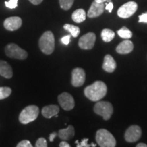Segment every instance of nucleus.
<instances>
[{
  "instance_id": "obj_14",
  "label": "nucleus",
  "mask_w": 147,
  "mask_h": 147,
  "mask_svg": "<svg viewBox=\"0 0 147 147\" xmlns=\"http://www.w3.org/2000/svg\"><path fill=\"white\" fill-rule=\"evenodd\" d=\"M59 113V107L55 104L46 106L42 110V115L47 119L52 118L54 116L58 115Z\"/></svg>"
},
{
  "instance_id": "obj_35",
  "label": "nucleus",
  "mask_w": 147,
  "mask_h": 147,
  "mask_svg": "<svg viewBox=\"0 0 147 147\" xmlns=\"http://www.w3.org/2000/svg\"><path fill=\"white\" fill-rule=\"evenodd\" d=\"M137 147H147V144L144 143H139L136 145Z\"/></svg>"
},
{
  "instance_id": "obj_29",
  "label": "nucleus",
  "mask_w": 147,
  "mask_h": 147,
  "mask_svg": "<svg viewBox=\"0 0 147 147\" xmlns=\"http://www.w3.org/2000/svg\"><path fill=\"white\" fill-rule=\"evenodd\" d=\"M139 18V23H147V12L144 13L138 16Z\"/></svg>"
},
{
  "instance_id": "obj_4",
  "label": "nucleus",
  "mask_w": 147,
  "mask_h": 147,
  "mask_svg": "<svg viewBox=\"0 0 147 147\" xmlns=\"http://www.w3.org/2000/svg\"><path fill=\"white\" fill-rule=\"evenodd\" d=\"M39 108L36 105H29L22 110L19 115V121L22 124H28L38 118Z\"/></svg>"
},
{
  "instance_id": "obj_16",
  "label": "nucleus",
  "mask_w": 147,
  "mask_h": 147,
  "mask_svg": "<svg viewBox=\"0 0 147 147\" xmlns=\"http://www.w3.org/2000/svg\"><path fill=\"white\" fill-rule=\"evenodd\" d=\"M116 67H117V64L113 57L110 55H106L104 57V63L102 65L104 70L106 72L112 73L115 70Z\"/></svg>"
},
{
  "instance_id": "obj_27",
  "label": "nucleus",
  "mask_w": 147,
  "mask_h": 147,
  "mask_svg": "<svg viewBox=\"0 0 147 147\" xmlns=\"http://www.w3.org/2000/svg\"><path fill=\"white\" fill-rule=\"evenodd\" d=\"M47 140L44 138H40L39 139H38L36 142V145H35L36 147H47Z\"/></svg>"
},
{
  "instance_id": "obj_26",
  "label": "nucleus",
  "mask_w": 147,
  "mask_h": 147,
  "mask_svg": "<svg viewBox=\"0 0 147 147\" xmlns=\"http://www.w3.org/2000/svg\"><path fill=\"white\" fill-rule=\"evenodd\" d=\"M18 0H9L8 1H5V5L7 8L10 9H14L18 6Z\"/></svg>"
},
{
  "instance_id": "obj_23",
  "label": "nucleus",
  "mask_w": 147,
  "mask_h": 147,
  "mask_svg": "<svg viewBox=\"0 0 147 147\" xmlns=\"http://www.w3.org/2000/svg\"><path fill=\"white\" fill-rule=\"evenodd\" d=\"M12 89L8 87H0V100H4L10 96Z\"/></svg>"
},
{
  "instance_id": "obj_34",
  "label": "nucleus",
  "mask_w": 147,
  "mask_h": 147,
  "mask_svg": "<svg viewBox=\"0 0 147 147\" xmlns=\"http://www.w3.org/2000/svg\"><path fill=\"white\" fill-rule=\"evenodd\" d=\"M59 146L60 147H69L70 146V145H69V143L65 142V140H64V141H62V142H60Z\"/></svg>"
},
{
  "instance_id": "obj_2",
  "label": "nucleus",
  "mask_w": 147,
  "mask_h": 147,
  "mask_svg": "<svg viewBox=\"0 0 147 147\" xmlns=\"http://www.w3.org/2000/svg\"><path fill=\"white\" fill-rule=\"evenodd\" d=\"M39 47L45 54H52L55 50V37L52 32L47 31L42 34L39 40Z\"/></svg>"
},
{
  "instance_id": "obj_20",
  "label": "nucleus",
  "mask_w": 147,
  "mask_h": 147,
  "mask_svg": "<svg viewBox=\"0 0 147 147\" xmlns=\"http://www.w3.org/2000/svg\"><path fill=\"white\" fill-rule=\"evenodd\" d=\"M102 40L106 42H111L114 39L115 36V34L113 31L109 29H103L102 34H101Z\"/></svg>"
},
{
  "instance_id": "obj_33",
  "label": "nucleus",
  "mask_w": 147,
  "mask_h": 147,
  "mask_svg": "<svg viewBox=\"0 0 147 147\" xmlns=\"http://www.w3.org/2000/svg\"><path fill=\"white\" fill-rule=\"evenodd\" d=\"M29 1L34 5H39L43 1V0H29Z\"/></svg>"
},
{
  "instance_id": "obj_12",
  "label": "nucleus",
  "mask_w": 147,
  "mask_h": 147,
  "mask_svg": "<svg viewBox=\"0 0 147 147\" xmlns=\"http://www.w3.org/2000/svg\"><path fill=\"white\" fill-rule=\"evenodd\" d=\"M22 19L18 16H11L7 18L3 22V26L8 31L17 30L21 27Z\"/></svg>"
},
{
  "instance_id": "obj_24",
  "label": "nucleus",
  "mask_w": 147,
  "mask_h": 147,
  "mask_svg": "<svg viewBox=\"0 0 147 147\" xmlns=\"http://www.w3.org/2000/svg\"><path fill=\"white\" fill-rule=\"evenodd\" d=\"M61 8L64 10H68L72 6L74 0H59Z\"/></svg>"
},
{
  "instance_id": "obj_21",
  "label": "nucleus",
  "mask_w": 147,
  "mask_h": 147,
  "mask_svg": "<svg viewBox=\"0 0 147 147\" xmlns=\"http://www.w3.org/2000/svg\"><path fill=\"white\" fill-rule=\"evenodd\" d=\"M63 28L65 29L66 31L69 32L70 33L71 36H72L74 38H76L80 34V28L78 27L75 26V25H70V24H65L63 25Z\"/></svg>"
},
{
  "instance_id": "obj_11",
  "label": "nucleus",
  "mask_w": 147,
  "mask_h": 147,
  "mask_svg": "<svg viewBox=\"0 0 147 147\" xmlns=\"http://www.w3.org/2000/svg\"><path fill=\"white\" fill-rule=\"evenodd\" d=\"M142 135L141 128L138 125H131L125 134V139L128 142H135L140 138Z\"/></svg>"
},
{
  "instance_id": "obj_8",
  "label": "nucleus",
  "mask_w": 147,
  "mask_h": 147,
  "mask_svg": "<svg viewBox=\"0 0 147 147\" xmlns=\"http://www.w3.org/2000/svg\"><path fill=\"white\" fill-rule=\"evenodd\" d=\"M95 40H96V36L94 33H87L79 39V47L83 50H90L94 47Z\"/></svg>"
},
{
  "instance_id": "obj_7",
  "label": "nucleus",
  "mask_w": 147,
  "mask_h": 147,
  "mask_svg": "<svg viewBox=\"0 0 147 147\" xmlns=\"http://www.w3.org/2000/svg\"><path fill=\"white\" fill-rule=\"evenodd\" d=\"M137 9L138 4L136 3L134 1H129L119 8L117 14L121 18H127L133 15L136 12Z\"/></svg>"
},
{
  "instance_id": "obj_3",
  "label": "nucleus",
  "mask_w": 147,
  "mask_h": 147,
  "mask_svg": "<svg viewBox=\"0 0 147 147\" xmlns=\"http://www.w3.org/2000/svg\"><path fill=\"white\" fill-rule=\"evenodd\" d=\"M95 139L97 144L101 147H115L116 140L113 134L108 130L101 129L97 131Z\"/></svg>"
},
{
  "instance_id": "obj_9",
  "label": "nucleus",
  "mask_w": 147,
  "mask_h": 147,
  "mask_svg": "<svg viewBox=\"0 0 147 147\" xmlns=\"http://www.w3.org/2000/svg\"><path fill=\"white\" fill-rule=\"evenodd\" d=\"M58 102L61 108L67 111L72 110L75 106V102L73 97L69 93H66V92H64L59 95Z\"/></svg>"
},
{
  "instance_id": "obj_6",
  "label": "nucleus",
  "mask_w": 147,
  "mask_h": 147,
  "mask_svg": "<svg viewBox=\"0 0 147 147\" xmlns=\"http://www.w3.org/2000/svg\"><path fill=\"white\" fill-rule=\"evenodd\" d=\"M94 112L97 115L102 116L104 120H109L113 113V105L107 102H98L94 106Z\"/></svg>"
},
{
  "instance_id": "obj_17",
  "label": "nucleus",
  "mask_w": 147,
  "mask_h": 147,
  "mask_svg": "<svg viewBox=\"0 0 147 147\" xmlns=\"http://www.w3.org/2000/svg\"><path fill=\"white\" fill-rule=\"evenodd\" d=\"M0 75L8 79L11 78L13 76V71L11 66L3 60H0Z\"/></svg>"
},
{
  "instance_id": "obj_19",
  "label": "nucleus",
  "mask_w": 147,
  "mask_h": 147,
  "mask_svg": "<svg viewBox=\"0 0 147 147\" xmlns=\"http://www.w3.org/2000/svg\"><path fill=\"white\" fill-rule=\"evenodd\" d=\"M72 20L75 23H80L86 19V12L83 9H78L73 12L71 15Z\"/></svg>"
},
{
  "instance_id": "obj_25",
  "label": "nucleus",
  "mask_w": 147,
  "mask_h": 147,
  "mask_svg": "<svg viewBox=\"0 0 147 147\" xmlns=\"http://www.w3.org/2000/svg\"><path fill=\"white\" fill-rule=\"evenodd\" d=\"M88 140L89 139L88 138H84L80 143L78 142V140H76V142L77 145V147H90V146H96V144H93V143H91V144H88Z\"/></svg>"
},
{
  "instance_id": "obj_15",
  "label": "nucleus",
  "mask_w": 147,
  "mask_h": 147,
  "mask_svg": "<svg viewBox=\"0 0 147 147\" xmlns=\"http://www.w3.org/2000/svg\"><path fill=\"white\" fill-rule=\"evenodd\" d=\"M134 49V45L131 41L129 40H126L125 41H123L117 47L116 51L119 54H128L131 53Z\"/></svg>"
},
{
  "instance_id": "obj_28",
  "label": "nucleus",
  "mask_w": 147,
  "mask_h": 147,
  "mask_svg": "<svg viewBox=\"0 0 147 147\" xmlns=\"http://www.w3.org/2000/svg\"><path fill=\"white\" fill-rule=\"evenodd\" d=\"M17 147H32V143L29 142L27 140H24L18 142V144L16 145Z\"/></svg>"
},
{
  "instance_id": "obj_18",
  "label": "nucleus",
  "mask_w": 147,
  "mask_h": 147,
  "mask_svg": "<svg viewBox=\"0 0 147 147\" xmlns=\"http://www.w3.org/2000/svg\"><path fill=\"white\" fill-rule=\"evenodd\" d=\"M75 134L74 128L72 125H69L67 128L60 129L59 131L58 136L63 140H68L72 138Z\"/></svg>"
},
{
  "instance_id": "obj_13",
  "label": "nucleus",
  "mask_w": 147,
  "mask_h": 147,
  "mask_svg": "<svg viewBox=\"0 0 147 147\" xmlns=\"http://www.w3.org/2000/svg\"><path fill=\"white\" fill-rule=\"evenodd\" d=\"M104 10V5L103 3H98L94 1L88 11L87 16L89 18H95L100 16Z\"/></svg>"
},
{
  "instance_id": "obj_5",
  "label": "nucleus",
  "mask_w": 147,
  "mask_h": 147,
  "mask_svg": "<svg viewBox=\"0 0 147 147\" xmlns=\"http://www.w3.org/2000/svg\"><path fill=\"white\" fill-rule=\"evenodd\" d=\"M5 55L9 57L16 59H25L28 56L26 51L14 43L9 44L5 47Z\"/></svg>"
},
{
  "instance_id": "obj_31",
  "label": "nucleus",
  "mask_w": 147,
  "mask_h": 147,
  "mask_svg": "<svg viewBox=\"0 0 147 147\" xmlns=\"http://www.w3.org/2000/svg\"><path fill=\"white\" fill-rule=\"evenodd\" d=\"M105 9L106 10H108V12H112V11H113V2H111V1H110L109 3H107L105 7Z\"/></svg>"
},
{
  "instance_id": "obj_32",
  "label": "nucleus",
  "mask_w": 147,
  "mask_h": 147,
  "mask_svg": "<svg viewBox=\"0 0 147 147\" xmlns=\"http://www.w3.org/2000/svg\"><path fill=\"white\" fill-rule=\"evenodd\" d=\"M57 134L56 132H53V133L50 134V136H49V140H50V142H53L54 140V139L57 136Z\"/></svg>"
},
{
  "instance_id": "obj_22",
  "label": "nucleus",
  "mask_w": 147,
  "mask_h": 147,
  "mask_svg": "<svg viewBox=\"0 0 147 147\" xmlns=\"http://www.w3.org/2000/svg\"><path fill=\"white\" fill-rule=\"evenodd\" d=\"M117 34L121 38H123L125 40L130 39L132 37V32L126 27H123L122 28L118 30Z\"/></svg>"
},
{
  "instance_id": "obj_1",
  "label": "nucleus",
  "mask_w": 147,
  "mask_h": 147,
  "mask_svg": "<svg viewBox=\"0 0 147 147\" xmlns=\"http://www.w3.org/2000/svg\"><path fill=\"white\" fill-rule=\"evenodd\" d=\"M84 95L89 100L97 102L105 97L107 93V87L102 81H95L84 89Z\"/></svg>"
},
{
  "instance_id": "obj_36",
  "label": "nucleus",
  "mask_w": 147,
  "mask_h": 147,
  "mask_svg": "<svg viewBox=\"0 0 147 147\" xmlns=\"http://www.w3.org/2000/svg\"><path fill=\"white\" fill-rule=\"evenodd\" d=\"M96 2H98V3H104V2H106V1H110V0H95Z\"/></svg>"
},
{
  "instance_id": "obj_30",
  "label": "nucleus",
  "mask_w": 147,
  "mask_h": 147,
  "mask_svg": "<svg viewBox=\"0 0 147 147\" xmlns=\"http://www.w3.org/2000/svg\"><path fill=\"white\" fill-rule=\"evenodd\" d=\"M61 41L62 43L65 45H69V42H70V36L67 35V36H63V38L61 39Z\"/></svg>"
},
{
  "instance_id": "obj_10",
  "label": "nucleus",
  "mask_w": 147,
  "mask_h": 147,
  "mask_svg": "<svg viewBox=\"0 0 147 147\" xmlns=\"http://www.w3.org/2000/svg\"><path fill=\"white\" fill-rule=\"evenodd\" d=\"M86 74L83 69L76 67L71 71V84L74 87H80L85 82Z\"/></svg>"
}]
</instances>
